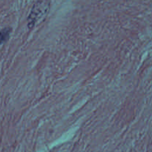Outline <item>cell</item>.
<instances>
[{
  "label": "cell",
  "mask_w": 152,
  "mask_h": 152,
  "mask_svg": "<svg viewBox=\"0 0 152 152\" xmlns=\"http://www.w3.org/2000/svg\"><path fill=\"white\" fill-rule=\"evenodd\" d=\"M48 0H39L34 4L29 16H28V27L33 28L38 21L44 17L49 10Z\"/></svg>",
  "instance_id": "6da1fadb"
},
{
  "label": "cell",
  "mask_w": 152,
  "mask_h": 152,
  "mask_svg": "<svg viewBox=\"0 0 152 152\" xmlns=\"http://www.w3.org/2000/svg\"><path fill=\"white\" fill-rule=\"evenodd\" d=\"M10 33H11V29L9 28H4L0 31V45L5 42L10 38Z\"/></svg>",
  "instance_id": "7a4b0ae2"
}]
</instances>
